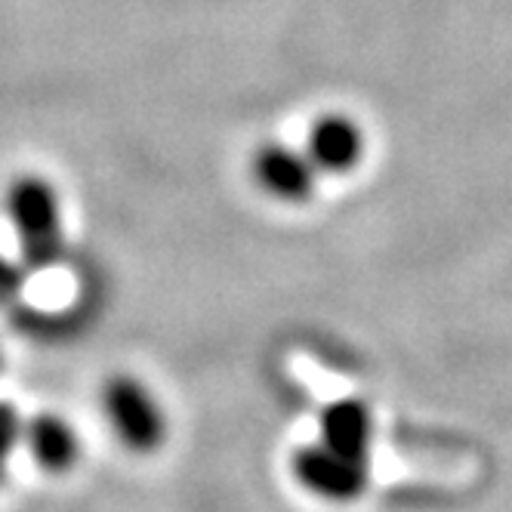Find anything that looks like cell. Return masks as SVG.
<instances>
[{
  "mask_svg": "<svg viewBox=\"0 0 512 512\" xmlns=\"http://www.w3.org/2000/svg\"><path fill=\"white\" fill-rule=\"evenodd\" d=\"M303 152L309 155L318 173L343 176L355 170L364 158V130L349 115H321L309 127Z\"/></svg>",
  "mask_w": 512,
  "mask_h": 512,
  "instance_id": "5",
  "label": "cell"
},
{
  "mask_svg": "<svg viewBox=\"0 0 512 512\" xmlns=\"http://www.w3.org/2000/svg\"><path fill=\"white\" fill-rule=\"evenodd\" d=\"M290 472L318 500L327 503H355L364 497L371 482V460L346 457L324 442H306L290 457Z\"/></svg>",
  "mask_w": 512,
  "mask_h": 512,
  "instance_id": "3",
  "label": "cell"
},
{
  "mask_svg": "<svg viewBox=\"0 0 512 512\" xmlns=\"http://www.w3.org/2000/svg\"><path fill=\"white\" fill-rule=\"evenodd\" d=\"M7 219L19 241V260L28 272H44L65 256V226L59 192L44 176H19L7 189Z\"/></svg>",
  "mask_w": 512,
  "mask_h": 512,
  "instance_id": "1",
  "label": "cell"
},
{
  "mask_svg": "<svg viewBox=\"0 0 512 512\" xmlns=\"http://www.w3.org/2000/svg\"><path fill=\"white\" fill-rule=\"evenodd\" d=\"M102 414L133 454H155L167 438V411L158 395L133 374H115L102 386Z\"/></svg>",
  "mask_w": 512,
  "mask_h": 512,
  "instance_id": "2",
  "label": "cell"
},
{
  "mask_svg": "<svg viewBox=\"0 0 512 512\" xmlns=\"http://www.w3.org/2000/svg\"><path fill=\"white\" fill-rule=\"evenodd\" d=\"M25 420L22 411L10 401H0V460H7L10 454H16L22 448L25 438Z\"/></svg>",
  "mask_w": 512,
  "mask_h": 512,
  "instance_id": "8",
  "label": "cell"
},
{
  "mask_svg": "<svg viewBox=\"0 0 512 512\" xmlns=\"http://www.w3.org/2000/svg\"><path fill=\"white\" fill-rule=\"evenodd\" d=\"M253 182L281 204H306L315 195L318 170L306 152L284 142H266L250 158Z\"/></svg>",
  "mask_w": 512,
  "mask_h": 512,
  "instance_id": "4",
  "label": "cell"
},
{
  "mask_svg": "<svg viewBox=\"0 0 512 512\" xmlns=\"http://www.w3.org/2000/svg\"><path fill=\"white\" fill-rule=\"evenodd\" d=\"M22 448L44 472H53V475L71 472L81 460V438L75 426L53 411H41L25 420Z\"/></svg>",
  "mask_w": 512,
  "mask_h": 512,
  "instance_id": "7",
  "label": "cell"
},
{
  "mask_svg": "<svg viewBox=\"0 0 512 512\" xmlns=\"http://www.w3.org/2000/svg\"><path fill=\"white\" fill-rule=\"evenodd\" d=\"M0 368H4V352H0Z\"/></svg>",
  "mask_w": 512,
  "mask_h": 512,
  "instance_id": "11",
  "label": "cell"
},
{
  "mask_svg": "<svg viewBox=\"0 0 512 512\" xmlns=\"http://www.w3.org/2000/svg\"><path fill=\"white\" fill-rule=\"evenodd\" d=\"M318 442L355 460H371L374 414L361 398H337L318 414Z\"/></svg>",
  "mask_w": 512,
  "mask_h": 512,
  "instance_id": "6",
  "label": "cell"
},
{
  "mask_svg": "<svg viewBox=\"0 0 512 512\" xmlns=\"http://www.w3.org/2000/svg\"><path fill=\"white\" fill-rule=\"evenodd\" d=\"M7 482V460H0V488Z\"/></svg>",
  "mask_w": 512,
  "mask_h": 512,
  "instance_id": "10",
  "label": "cell"
},
{
  "mask_svg": "<svg viewBox=\"0 0 512 512\" xmlns=\"http://www.w3.org/2000/svg\"><path fill=\"white\" fill-rule=\"evenodd\" d=\"M25 275L28 269L22 266V260H10L7 253H0V306H10L19 300L25 287Z\"/></svg>",
  "mask_w": 512,
  "mask_h": 512,
  "instance_id": "9",
  "label": "cell"
}]
</instances>
